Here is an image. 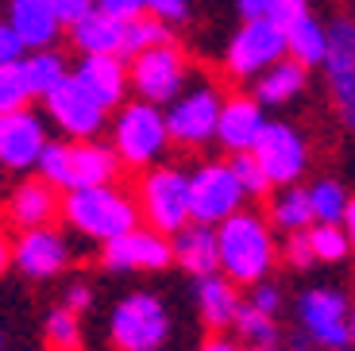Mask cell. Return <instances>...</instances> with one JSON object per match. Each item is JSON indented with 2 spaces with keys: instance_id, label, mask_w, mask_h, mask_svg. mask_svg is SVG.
<instances>
[{
  "instance_id": "obj_7",
  "label": "cell",
  "mask_w": 355,
  "mask_h": 351,
  "mask_svg": "<svg viewBox=\"0 0 355 351\" xmlns=\"http://www.w3.org/2000/svg\"><path fill=\"white\" fill-rule=\"evenodd\" d=\"M243 185L228 162H201L189 174V212L197 224H224L243 209Z\"/></svg>"
},
{
  "instance_id": "obj_26",
  "label": "cell",
  "mask_w": 355,
  "mask_h": 351,
  "mask_svg": "<svg viewBox=\"0 0 355 351\" xmlns=\"http://www.w3.org/2000/svg\"><path fill=\"white\" fill-rule=\"evenodd\" d=\"M286 54L293 62H302L305 70L309 66H324V54H329V27L313 16H302L293 27H286Z\"/></svg>"
},
{
  "instance_id": "obj_27",
  "label": "cell",
  "mask_w": 355,
  "mask_h": 351,
  "mask_svg": "<svg viewBox=\"0 0 355 351\" xmlns=\"http://www.w3.org/2000/svg\"><path fill=\"white\" fill-rule=\"evenodd\" d=\"M270 224L278 232H305L313 224V209H309V189L302 185H282L275 197H270Z\"/></svg>"
},
{
  "instance_id": "obj_44",
  "label": "cell",
  "mask_w": 355,
  "mask_h": 351,
  "mask_svg": "<svg viewBox=\"0 0 355 351\" xmlns=\"http://www.w3.org/2000/svg\"><path fill=\"white\" fill-rule=\"evenodd\" d=\"M236 12H240L243 24H248V19H263L266 16V0H236Z\"/></svg>"
},
{
  "instance_id": "obj_21",
  "label": "cell",
  "mask_w": 355,
  "mask_h": 351,
  "mask_svg": "<svg viewBox=\"0 0 355 351\" xmlns=\"http://www.w3.org/2000/svg\"><path fill=\"white\" fill-rule=\"evenodd\" d=\"M170 247H174V263L186 274H193V278H209V274L220 271V251H216V228L213 224L189 220L182 232L170 236Z\"/></svg>"
},
{
  "instance_id": "obj_18",
  "label": "cell",
  "mask_w": 355,
  "mask_h": 351,
  "mask_svg": "<svg viewBox=\"0 0 355 351\" xmlns=\"http://www.w3.org/2000/svg\"><path fill=\"white\" fill-rule=\"evenodd\" d=\"M73 78L85 85L89 97H97L105 108L124 105L128 89H132L128 66H124L120 54H81V62L73 66Z\"/></svg>"
},
{
  "instance_id": "obj_20",
  "label": "cell",
  "mask_w": 355,
  "mask_h": 351,
  "mask_svg": "<svg viewBox=\"0 0 355 351\" xmlns=\"http://www.w3.org/2000/svg\"><path fill=\"white\" fill-rule=\"evenodd\" d=\"M263 128H266V116L255 97H228L220 108V120H216V139L232 155H240V151H255Z\"/></svg>"
},
{
  "instance_id": "obj_41",
  "label": "cell",
  "mask_w": 355,
  "mask_h": 351,
  "mask_svg": "<svg viewBox=\"0 0 355 351\" xmlns=\"http://www.w3.org/2000/svg\"><path fill=\"white\" fill-rule=\"evenodd\" d=\"M251 305L275 316V313H278V305H282V293H278V286H270V282H255V293H251Z\"/></svg>"
},
{
  "instance_id": "obj_6",
  "label": "cell",
  "mask_w": 355,
  "mask_h": 351,
  "mask_svg": "<svg viewBox=\"0 0 355 351\" xmlns=\"http://www.w3.org/2000/svg\"><path fill=\"white\" fill-rule=\"evenodd\" d=\"M108 328L116 351H162L170 340V313L155 293H128L112 309Z\"/></svg>"
},
{
  "instance_id": "obj_25",
  "label": "cell",
  "mask_w": 355,
  "mask_h": 351,
  "mask_svg": "<svg viewBox=\"0 0 355 351\" xmlns=\"http://www.w3.org/2000/svg\"><path fill=\"white\" fill-rule=\"evenodd\" d=\"M251 89H255L259 105H286V101H293L305 89V66L286 54V58H278L275 66H266Z\"/></svg>"
},
{
  "instance_id": "obj_36",
  "label": "cell",
  "mask_w": 355,
  "mask_h": 351,
  "mask_svg": "<svg viewBox=\"0 0 355 351\" xmlns=\"http://www.w3.org/2000/svg\"><path fill=\"white\" fill-rule=\"evenodd\" d=\"M302 16H309V0H266V16L270 24H278L286 31V27H293Z\"/></svg>"
},
{
  "instance_id": "obj_1",
  "label": "cell",
  "mask_w": 355,
  "mask_h": 351,
  "mask_svg": "<svg viewBox=\"0 0 355 351\" xmlns=\"http://www.w3.org/2000/svg\"><path fill=\"white\" fill-rule=\"evenodd\" d=\"M216 251H220V271L236 286H255L275 266V239L270 224L259 212H236L224 224H216Z\"/></svg>"
},
{
  "instance_id": "obj_14",
  "label": "cell",
  "mask_w": 355,
  "mask_h": 351,
  "mask_svg": "<svg viewBox=\"0 0 355 351\" xmlns=\"http://www.w3.org/2000/svg\"><path fill=\"white\" fill-rule=\"evenodd\" d=\"M101 263L108 271H166L174 263V247H170V236L147 228V224L143 228L135 224L132 232H124L112 243H105Z\"/></svg>"
},
{
  "instance_id": "obj_39",
  "label": "cell",
  "mask_w": 355,
  "mask_h": 351,
  "mask_svg": "<svg viewBox=\"0 0 355 351\" xmlns=\"http://www.w3.org/2000/svg\"><path fill=\"white\" fill-rule=\"evenodd\" d=\"M97 8V0H54V12L62 19V27H73L89 16V12Z\"/></svg>"
},
{
  "instance_id": "obj_19",
  "label": "cell",
  "mask_w": 355,
  "mask_h": 351,
  "mask_svg": "<svg viewBox=\"0 0 355 351\" xmlns=\"http://www.w3.org/2000/svg\"><path fill=\"white\" fill-rule=\"evenodd\" d=\"M8 27L19 35L24 51H51L62 35V19L54 12V0H12Z\"/></svg>"
},
{
  "instance_id": "obj_15",
  "label": "cell",
  "mask_w": 355,
  "mask_h": 351,
  "mask_svg": "<svg viewBox=\"0 0 355 351\" xmlns=\"http://www.w3.org/2000/svg\"><path fill=\"white\" fill-rule=\"evenodd\" d=\"M43 101H46L51 120L58 123L70 139H97V132L105 128V112H108V108L101 105L97 97H89L85 85H81L73 74Z\"/></svg>"
},
{
  "instance_id": "obj_32",
  "label": "cell",
  "mask_w": 355,
  "mask_h": 351,
  "mask_svg": "<svg viewBox=\"0 0 355 351\" xmlns=\"http://www.w3.org/2000/svg\"><path fill=\"white\" fill-rule=\"evenodd\" d=\"M309 247L317 263H344L347 251H352L344 224H317V228H309Z\"/></svg>"
},
{
  "instance_id": "obj_22",
  "label": "cell",
  "mask_w": 355,
  "mask_h": 351,
  "mask_svg": "<svg viewBox=\"0 0 355 351\" xmlns=\"http://www.w3.org/2000/svg\"><path fill=\"white\" fill-rule=\"evenodd\" d=\"M54 212H62L58 197H54V185L43 178H31V182H19L8 197V220L19 232L27 228H46L54 220Z\"/></svg>"
},
{
  "instance_id": "obj_3",
  "label": "cell",
  "mask_w": 355,
  "mask_h": 351,
  "mask_svg": "<svg viewBox=\"0 0 355 351\" xmlns=\"http://www.w3.org/2000/svg\"><path fill=\"white\" fill-rule=\"evenodd\" d=\"M120 170V158L112 147L93 139H70V143H46L39 158V178L54 189H89V185H108Z\"/></svg>"
},
{
  "instance_id": "obj_46",
  "label": "cell",
  "mask_w": 355,
  "mask_h": 351,
  "mask_svg": "<svg viewBox=\"0 0 355 351\" xmlns=\"http://www.w3.org/2000/svg\"><path fill=\"white\" fill-rule=\"evenodd\" d=\"M290 351H313V340L305 332H293L290 336Z\"/></svg>"
},
{
  "instance_id": "obj_2",
  "label": "cell",
  "mask_w": 355,
  "mask_h": 351,
  "mask_svg": "<svg viewBox=\"0 0 355 351\" xmlns=\"http://www.w3.org/2000/svg\"><path fill=\"white\" fill-rule=\"evenodd\" d=\"M62 216L81 236L112 243L116 236H124L139 224V205H135V197H128L124 189H116L108 182V185H89V189H70L62 201Z\"/></svg>"
},
{
  "instance_id": "obj_9",
  "label": "cell",
  "mask_w": 355,
  "mask_h": 351,
  "mask_svg": "<svg viewBox=\"0 0 355 351\" xmlns=\"http://www.w3.org/2000/svg\"><path fill=\"white\" fill-rule=\"evenodd\" d=\"M278 58H286V31L270 19H248V24L232 35L228 43V74L240 81H255L266 66H275Z\"/></svg>"
},
{
  "instance_id": "obj_40",
  "label": "cell",
  "mask_w": 355,
  "mask_h": 351,
  "mask_svg": "<svg viewBox=\"0 0 355 351\" xmlns=\"http://www.w3.org/2000/svg\"><path fill=\"white\" fill-rule=\"evenodd\" d=\"M12 62H24V43L8 24H0V66H12Z\"/></svg>"
},
{
  "instance_id": "obj_37",
  "label": "cell",
  "mask_w": 355,
  "mask_h": 351,
  "mask_svg": "<svg viewBox=\"0 0 355 351\" xmlns=\"http://www.w3.org/2000/svg\"><path fill=\"white\" fill-rule=\"evenodd\" d=\"M282 255H286V263H290L293 271H309V266L317 263V259H313V247H309V228H305V232H290V236H286Z\"/></svg>"
},
{
  "instance_id": "obj_38",
  "label": "cell",
  "mask_w": 355,
  "mask_h": 351,
  "mask_svg": "<svg viewBox=\"0 0 355 351\" xmlns=\"http://www.w3.org/2000/svg\"><path fill=\"white\" fill-rule=\"evenodd\" d=\"M143 8L151 12L155 19H162V24H186L189 19V4L186 0H143Z\"/></svg>"
},
{
  "instance_id": "obj_28",
  "label": "cell",
  "mask_w": 355,
  "mask_h": 351,
  "mask_svg": "<svg viewBox=\"0 0 355 351\" xmlns=\"http://www.w3.org/2000/svg\"><path fill=\"white\" fill-rule=\"evenodd\" d=\"M19 66H24V78H27V85H31V97H51L54 89L70 78L66 58L54 51V46L51 51H35L31 58L19 62Z\"/></svg>"
},
{
  "instance_id": "obj_13",
  "label": "cell",
  "mask_w": 355,
  "mask_h": 351,
  "mask_svg": "<svg viewBox=\"0 0 355 351\" xmlns=\"http://www.w3.org/2000/svg\"><path fill=\"white\" fill-rule=\"evenodd\" d=\"M347 316H352V309H347L344 293L336 290H309L302 293V305H297V325H302V332L309 336L317 348H347L352 343V336H347Z\"/></svg>"
},
{
  "instance_id": "obj_17",
  "label": "cell",
  "mask_w": 355,
  "mask_h": 351,
  "mask_svg": "<svg viewBox=\"0 0 355 351\" xmlns=\"http://www.w3.org/2000/svg\"><path fill=\"white\" fill-rule=\"evenodd\" d=\"M46 151V128L35 112H8L0 116V166L4 170H31Z\"/></svg>"
},
{
  "instance_id": "obj_35",
  "label": "cell",
  "mask_w": 355,
  "mask_h": 351,
  "mask_svg": "<svg viewBox=\"0 0 355 351\" xmlns=\"http://www.w3.org/2000/svg\"><path fill=\"white\" fill-rule=\"evenodd\" d=\"M232 174L240 178V185H243V194L248 197H263L266 189H270V182H266V174H263V166H259V158L251 155V151H240V155H232Z\"/></svg>"
},
{
  "instance_id": "obj_49",
  "label": "cell",
  "mask_w": 355,
  "mask_h": 351,
  "mask_svg": "<svg viewBox=\"0 0 355 351\" xmlns=\"http://www.w3.org/2000/svg\"><path fill=\"white\" fill-rule=\"evenodd\" d=\"M347 336H352V343H355V309H352V316H347Z\"/></svg>"
},
{
  "instance_id": "obj_16",
  "label": "cell",
  "mask_w": 355,
  "mask_h": 351,
  "mask_svg": "<svg viewBox=\"0 0 355 351\" xmlns=\"http://www.w3.org/2000/svg\"><path fill=\"white\" fill-rule=\"evenodd\" d=\"M12 263L35 282L58 278V274L70 266V243H66L62 232H54L51 224L46 228H27L16 236L12 243Z\"/></svg>"
},
{
  "instance_id": "obj_42",
  "label": "cell",
  "mask_w": 355,
  "mask_h": 351,
  "mask_svg": "<svg viewBox=\"0 0 355 351\" xmlns=\"http://www.w3.org/2000/svg\"><path fill=\"white\" fill-rule=\"evenodd\" d=\"M97 8L101 12H108V16H116V19H135V16H143V0H97Z\"/></svg>"
},
{
  "instance_id": "obj_29",
  "label": "cell",
  "mask_w": 355,
  "mask_h": 351,
  "mask_svg": "<svg viewBox=\"0 0 355 351\" xmlns=\"http://www.w3.org/2000/svg\"><path fill=\"white\" fill-rule=\"evenodd\" d=\"M236 332H240V340L248 343V348H263L270 351L278 343V325H275V316L263 313V309H255L248 301V305H240V316H236Z\"/></svg>"
},
{
  "instance_id": "obj_50",
  "label": "cell",
  "mask_w": 355,
  "mask_h": 351,
  "mask_svg": "<svg viewBox=\"0 0 355 351\" xmlns=\"http://www.w3.org/2000/svg\"><path fill=\"white\" fill-rule=\"evenodd\" d=\"M248 351H263V348H248Z\"/></svg>"
},
{
  "instance_id": "obj_33",
  "label": "cell",
  "mask_w": 355,
  "mask_h": 351,
  "mask_svg": "<svg viewBox=\"0 0 355 351\" xmlns=\"http://www.w3.org/2000/svg\"><path fill=\"white\" fill-rule=\"evenodd\" d=\"M27 101H31V85H27V78H24V66H19V62L0 66V116L27 108Z\"/></svg>"
},
{
  "instance_id": "obj_43",
  "label": "cell",
  "mask_w": 355,
  "mask_h": 351,
  "mask_svg": "<svg viewBox=\"0 0 355 351\" xmlns=\"http://www.w3.org/2000/svg\"><path fill=\"white\" fill-rule=\"evenodd\" d=\"M93 305V290H89L85 282H73L70 290H66V309L70 313H81V309H89Z\"/></svg>"
},
{
  "instance_id": "obj_34",
  "label": "cell",
  "mask_w": 355,
  "mask_h": 351,
  "mask_svg": "<svg viewBox=\"0 0 355 351\" xmlns=\"http://www.w3.org/2000/svg\"><path fill=\"white\" fill-rule=\"evenodd\" d=\"M46 343L54 351H78L81 348V328H78V313L70 309H54L46 316Z\"/></svg>"
},
{
  "instance_id": "obj_24",
  "label": "cell",
  "mask_w": 355,
  "mask_h": 351,
  "mask_svg": "<svg viewBox=\"0 0 355 351\" xmlns=\"http://www.w3.org/2000/svg\"><path fill=\"white\" fill-rule=\"evenodd\" d=\"M240 293H236V282H228L224 274H209V278H197V309H201V320L209 328H232L236 316H240Z\"/></svg>"
},
{
  "instance_id": "obj_8",
  "label": "cell",
  "mask_w": 355,
  "mask_h": 351,
  "mask_svg": "<svg viewBox=\"0 0 355 351\" xmlns=\"http://www.w3.org/2000/svg\"><path fill=\"white\" fill-rule=\"evenodd\" d=\"M186 74H189L186 54L174 43H159L128 62V81L139 93V101H147V105H170L182 93V85H186Z\"/></svg>"
},
{
  "instance_id": "obj_10",
  "label": "cell",
  "mask_w": 355,
  "mask_h": 351,
  "mask_svg": "<svg viewBox=\"0 0 355 351\" xmlns=\"http://www.w3.org/2000/svg\"><path fill=\"white\" fill-rule=\"evenodd\" d=\"M224 97L213 85H197L189 93H178L166 108V132L182 147H201L216 135V120H220Z\"/></svg>"
},
{
  "instance_id": "obj_31",
  "label": "cell",
  "mask_w": 355,
  "mask_h": 351,
  "mask_svg": "<svg viewBox=\"0 0 355 351\" xmlns=\"http://www.w3.org/2000/svg\"><path fill=\"white\" fill-rule=\"evenodd\" d=\"M159 43H170V27L162 19H155L151 12H143L135 19H124V54L135 58V54L151 51Z\"/></svg>"
},
{
  "instance_id": "obj_48",
  "label": "cell",
  "mask_w": 355,
  "mask_h": 351,
  "mask_svg": "<svg viewBox=\"0 0 355 351\" xmlns=\"http://www.w3.org/2000/svg\"><path fill=\"white\" fill-rule=\"evenodd\" d=\"M201 351H236V343H228V340H209V343H201Z\"/></svg>"
},
{
  "instance_id": "obj_47",
  "label": "cell",
  "mask_w": 355,
  "mask_h": 351,
  "mask_svg": "<svg viewBox=\"0 0 355 351\" xmlns=\"http://www.w3.org/2000/svg\"><path fill=\"white\" fill-rule=\"evenodd\" d=\"M8 263H12V243L4 236H0V274L8 271Z\"/></svg>"
},
{
  "instance_id": "obj_30",
  "label": "cell",
  "mask_w": 355,
  "mask_h": 351,
  "mask_svg": "<svg viewBox=\"0 0 355 351\" xmlns=\"http://www.w3.org/2000/svg\"><path fill=\"white\" fill-rule=\"evenodd\" d=\"M347 201H352V197H347L344 185L332 182V178L309 185V209H313V220H317V224H344Z\"/></svg>"
},
{
  "instance_id": "obj_12",
  "label": "cell",
  "mask_w": 355,
  "mask_h": 351,
  "mask_svg": "<svg viewBox=\"0 0 355 351\" xmlns=\"http://www.w3.org/2000/svg\"><path fill=\"white\" fill-rule=\"evenodd\" d=\"M251 155L259 158V166H263L270 185H297V178L309 166V147H305L302 132L290 128V123H275V120L263 128Z\"/></svg>"
},
{
  "instance_id": "obj_23",
  "label": "cell",
  "mask_w": 355,
  "mask_h": 351,
  "mask_svg": "<svg viewBox=\"0 0 355 351\" xmlns=\"http://www.w3.org/2000/svg\"><path fill=\"white\" fill-rule=\"evenodd\" d=\"M70 43L78 54H124V19L93 8L81 24L70 27Z\"/></svg>"
},
{
  "instance_id": "obj_11",
  "label": "cell",
  "mask_w": 355,
  "mask_h": 351,
  "mask_svg": "<svg viewBox=\"0 0 355 351\" xmlns=\"http://www.w3.org/2000/svg\"><path fill=\"white\" fill-rule=\"evenodd\" d=\"M332 105L347 132H355V19L340 16L329 27V54H324Z\"/></svg>"
},
{
  "instance_id": "obj_5",
  "label": "cell",
  "mask_w": 355,
  "mask_h": 351,
  "mask_svg": "<svg viewBox=\"0 0 355 351\" xmlns=\"http://www.w3.org/2000/svg\"><path fill=\"white\" fill-rule=\"evenodd\" d=\"M135 205H139V216L147 220V228L162 232V236H174L193 220L189 212V174L178 166H155L139 178V189H135Z\"/></svg>"
},
{
  "instance_id": "obj_51",
  "label": "cell",
  "mask_w": 355,
  "mask_h": 351,
  "mask_svg": "<svg viewBox=\"0 0 355 351\" xmlns=\"http://www.w3.org/2000/svg\"><path fill=\"white\" fill-rule=\"evenodd\" d=\"M0 170H4V166H0Z\"/></svg>"
},
{
  "instance_id": "obj_45",
  "label": "cell",
  "mask_w": 355,
  "mask_h": 351,
  "mask_svg": "<svg viewBox=\"0 0 355 351\" xmlns=\"http://www.w3.org/2000/svg\"><path fill=\"white\" fill-rule=\"evenodd\" d=\"M344 232H347V243L355 247V197L347 201V212H344Z\"/></svg>"
},
{
  "instance_id": "obj_4",
  "label": "cell",
  "mask_w": 355,
  "mask_h": 351,
  "mask_svg": "<svg viewBox=\"0 0 355 351\" xmlns=\"http://www.w3.org/2000/svg\"><path fill=\"white\" fill-rule=\"evenodd\" d=\"M170 143L166 132V112H159V105H147V101H132V105H120L112 128V151L124 166L147 170L162 158Z\"/></svg>"
}]
</instances>
